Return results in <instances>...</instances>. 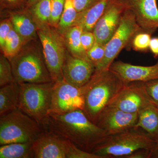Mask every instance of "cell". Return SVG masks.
<instances>
[{
	"label": "cell",
	"instance_id": "22",
	"mask_svg": "<svg viewBox=\"0 0 158 158\" xmlns=\"http://www.w3.org/2000/svg\"><path fill=\"white\" fill-rule=\"evenodd\" d=\"M32 143L18 142L1 145L0 158H34Z\"/></svg>",
	"mask_w": 158,
	"mask_h": 158
},
{
	"label": "cell",
	"instance_id": "12",
	"mask_svg": "<svg viewBox=\"0 0 158 158\" xmlns=\"http://www.w3.org/2000/svg\"><path fill=\"white\" fill-rule=\"evenodd\" d=\"M138 117V113H127L108 106L100 114L96 124L111 135L135 127Z\"/></svg>",
	"mask_w": 158,
	"mask_h": 158
},
{
	"label": "cell",
	"instance_id": "13",
	"mask_svg": "<svg viewBox=\"0 0 158 158\" xmlns=\"http://www.w3.org/2000/svg\"><path fill=\"white\" fill-rule=\"evenodd\" d=\"M125 7L119 0H110L93 30L96 42L106 45L118 28Z\"/></svg>",
	"mask_w": 158,
	"mask_h": 158
},
{
	"label": "cell",
	"instance_id": "29",
	"mask_svg": "<svg viewBox=\"0 0 158 158\" xmlns=\"http://www.w3.org/2000/svg\"><path fill=\"white\" fill-rule=\"evenodd\" d=\"M105 46L104 44L96 42L93 46L87 52L88 58L95 68L98 67L103 60L105 54Z\"/></svg>",
	"mask_w": 158,
	"mask_h": 158
},
{
	"label": "cell",
	"instance_id": "17",
	"mask_svg": "<svg viewBox=\"0 0 158 158\" xmlns=\"http://www.w3.org/2000/svg\"><path fill=\"white\" fill-rule=\"evenodd\" d=\"M110 0H102L89 9L78 12L73 26L81 27L83 31L93 32L95 25L103 14Z\"/></svg>",
	"mask_w": 158,
	"mask_h": 158
},
{
	"label": "cell",
	"instance_id": "16",
	"mask_svg": "<svg viewBox=\"0 0 158 158\" xmlns=\"http://www.w3.org/2000/svg\"><path fill=\"white\" fill-rule=\"evenodd\" d=\"M110 69L125 83L131 82L145 83L158 79V61L151 66H141L118 61L113 62Z\"/></svg>",
	"mask_w": 158,
	"mask_h": 158
},
{
	"label": "cell",
	"instance_id": "1",
	"mask_svg": "<svg viewBox=\"0 0 158 158\" xmlns=\"http://www.w3.org/2000/svg\"><path fill=\"white\" fill-rule=\"evenodd\" d=\"M46 130L52 131L89 152H92L108 136L81 110L63 114L49 113Z\"/></svg>",
	"mask_w": 158,
	"mask_h": 158
},
{
	"label": "cell",
	"instance_id": "32",
	"mask_svg": "<svg viewBox=\"0 0 158 158\" xmlns=\"http://www.w3.org/2000/svg\"><path fill=\"white\" fill-rule=\"evenodd\" d=\"M81 42L86 52L89 50L96 42L95 36L93 32L83 31L81 36Z\"/></svg>",
	"mask_w": 158,
	"mask_h": 158
},
{
	"label": "cell",
	"instance_id": "39",
	"mask_svg": "<svg viewBox=\"0 0 158 158\" xmlns=\"http://www.w3.org/2000/svg\"><path fill=\"white\" fill-rule=\"evenodd\" d=\"M39 1L40 0H27V7L29 8Z\"/></svg>",
	"mask_w": 158,
	"mask_h": 158
},
{
	"label": "cell",
	"instance_id": "2",
	"mask_svg": "<svg viewBox=\"0 0 158 158\" xmlns=\"http://www.w3.org/2000/svg\"><path fill=\"white\" fill-rule=\"evenodd\" d=\"M125 84L110 69L94 72L89 81L81 87L85 97L83 110L87 117L96 124L100 114Z\"/></svg>",
	"mask_w": 158,
	"mask_h": 158
},
{
	"label": "cell",
	"instance_id": "35",
	"mask_svg": "<svg viewBox=\"0 0 158 158\" xmlns=\"http://www.w3.org/2000/svg\"><path fill=\"white\" fill-rule=\"evenodd\" d=\"M102 0H73L74 5L78 12L89 9Z\"/></svg>",
	"mask_w": 158,
	"mask_h": 158
},
{
	"label": "cell",
	"instance_id": "3",
	"mask_svg": "<svg viewBox=\"0 0 158 158\" xmlns=\"http://www.w3.org/2000/svg\"><path fill=\"white\" fill-rule=\"evenodd\" d=\"M156 143L144 130L134 127L108 135L92 153L102 158H124L137 150L151 151Z\"/></svg>",
	"mask_w": 158,
	"mask_h": 158
},
{
	"label": "cell",
	"instance_id": "10",
	"mask_svg": "<svg viewBox=\"0 0 158 158\" xmlns=\"http://www.w3.org/2000/svg\"><path fill=\"white\" fill-rule=\"evenodd\" d=\"M84 106L85 97L81 87L77 88L64 80L55 82L49 113L63 114L83 110Z\"/></svg>",
	"mask_w": 158,
	"mask_h": 158
},
{
	"label": "cell",
	"instance_id": "4",
	"mask_svg": "<svg viewBox=\"0 0 158 158\" xmlns=\"http://www.w3.org/2000/svg\"><path fill=\"white\" fill-rule=\"evenodd\" d=\"M15 81L19 84H43L54 82L46 64L42 51L27 45L10 61Z\"/></svg>",
	"mask_w": 158,
	"mask_h": 158
},
{
	"label": "cell",
	"instance_id": "31",
	"mask_svg": "<svg viewBox=\"0 0 158 158\" xmlns=\"http://www.w3.org/2000/svg\"><path fill=\"white\" fill-rule=\"evenodd\" d=\"M12 27L13 26L11 20L6 19L1 22L0 24V46L2 51L4 48L6 38Z\"/></svg>",
	"mask_w": 158,
	"mask_h": 158
},
{
	"label": "cell",
	"instance_id": "26",
	"mask_svg": "<svg viewBox=\"0 0 158 158\" xmlns=\"http://www.w3.org/2000/svg\"><path fill=\"white\" fill-rule=\"evenodd\" d=\"M152 35V34L144 31L138 32L133 38L128 50L132 48L137 52H148L149 50Z\"/></svg>",
	"mask_w": 158,
	"mask_h": 158
},
{
	"label": "cell",
	"instance_id": "20",
	"mask_svg": "<svg viewBox=\"0 0 158 158\" xmlns=\"http://www.w3.org/2000/svg\"><path fill=\"white\" fill-rule=\"evenodd\" d=\"M11 20L12 26L22 37L25 44L35 37L37 27L33 18L25 12L12 13Z\"/></svg>",
	"mask_w": 158,
	"mask_h": 158
},
{
	"label": "cell",
	"instance_id": "37",
	"mask_svg": "<svg viewBox=\"0 0 158 158\" xmlns=\"http://www.w3.org/2000/svg\"><path fill=\"white\" fill-rule=\"evenodd\" d=\"M149 50L155 58L158 57V37H154L151 40Z\"/></svg>",
	"mask_w": 158,
	"mask_h": 158
},
{
	"label": "cell",
	"instance_id": "5",
	"mask_svg": "<svg viewBox=\"0 0 158 158\" xmlns=\"http://www.w3.org/2000/svg\"><path fill=\"white\" fill-rule=\"evenodd\" d=\"M55 82L43 84L23 83L18 107L46 130Z\"/></svg>",
	"mask_w": 158,
	"mask_h": 158
},
{
	"label": "cell",
	"instance_id": "9",
	"mask_svg": "<svg viewBox=\"0 0 158 158\" xmlns=\"http://www.w3.org/2000/svg\"><path fill=\"white\" fill-rule=\"evenodd\" d=\"M156 104L148 93L142 82L125 83L108 106L129 113H138L144 108Z\"/></svg>",
	"mask_w": 158,
	"mask_h": 158
},
{
	"label": "cell",
	"instance_id": "8",
	"mask_svg": "<svg viewBox=\"0 0 158 158\" xmlns=\"http://www.w3.org/2000/svg\"><path fill=\"white\" fill-rule=\"evenodd\" d=\"M141 31H143L138 25L134 13L131 10H126L118 28L106 44L104 58L94 72L110 69L121 51L124 48L128 50L133 38Z\"/></svg>",
	"mask_w": 158,
	"mask_h": 158
},
{
	"label": "cell",
	"instance_id": "25",
	"mask_svg": "<svg viewBox=\"0 0 158 158\" xmlns=\"http://www.w3.org/2000/svg\"><path fill=\"white\" fill-rule=\"evenodd\" d=\"M78 12L74 5L73 0H66L64 10L57 30L60 34L73 26Z\"/></svg>",
	"mask_w": 158,
	"mask_h": 158
},
{
	"label": "cell",
	"instance_id": "23",
	"mask_svg": "<svg viewBox=\"0 0 158 158\" xmlns=\"http://www.w3.org/2000/svg\"><path fill=\"white\" fill-rule=\"evenodd\" d=\"M52 0H40L29 7L37 27L49 24Z\"/></svg>",
	"mask_w": 158,
	"mask_h": 158
},
{
	"label": "cell",
	"instance_id": "7",
	"mask_svg": "<svg viewBox=\"0 0 158 158\" xmlns=\"http://www.w3.org/2000/svg\"><path fill=\"white\" fill-rule=\"evenodd\" d=\"M37 32L41 42L46 64L53 81L55 82L62 81V67L66 52L63 37L49 24L38 27Z\"/></svg>",
	"mask_w": 158,
	"mask_h": 158
},
{
	"label": "cell",
	"instance_id": "36",
	"mask_svg": "<svg viewBox=\"0 0 158 158\" xmlns=\"http://www.w3.org/2000/svg\"><path fill=\"white\" fill-rule=\"evenodd\" d=\"M150 151L145 149H140L134 152L124 158H150Z\"/></svg>",
	"mask_w": 158,
	"mask_h": 158
},
{
	"label": "cell",
	"instance_id": "15",
	"mask_svg": "<svg viewBox=\"0 0 158 158\" xmlns=\"http://www.w3.org/2000/svg\"><path fill=\"white\" fill-rule=\"evenodd\" d=\"M95 69L91 62L73 56L66 51L62 67L63 80L70 85L81 88L89 81Z\"/></svg>",
	"mask_w": 158,
	"mask_h": 158
},
{
	"label": "cell",
	"instance_id": "19",
	"mask_svg": "<svg viewBox=\"0 0 158 158\" xmlns=\"http://www.w3.org/2000/svg\"><path fill=\"white\" fill-rule=\"evenodd\" d=\"M82 32L83 30L81 27L74 26L70 27L60 34L63 37L66 48L71 55L91 62L88 58L87 52L83 48L81 42V36Z\"/></svg>",
	"mask_w": 158,
	"mask_h": 158
},
{
	"label": "cell",
	"instance_id": "27",
	"mask_svg": "<svg viewBox=\"0 0 158 158\" xmlns=\"http://www.w3.org/2000/svg\"><path fill=\"white\" fill-rule=\"evenodd\" d=\"M15 81L10 61L3 54L0 56V87Z\"/></svg>",
	"mask_w": 158,
	"mask_h": 158
},
{
	"label": "cell",
	"instance_id": "28",
	"mask_svg": "<svg viewBox=\"0 0 158 158\" xmlns=\"http://www.w3.org/2000/svg\"><path fill=\"white\" fill-rule=\"evenodd\" d=\"M66 0H52L51 13L49 25L57 28L64 10Z\"/></svg>",
	"mask_w": 158,
	"mask_h": 158
},
{
	"label": "cell",
	"instance_id": "11",
	"mask_svg": "<svg viewBox=\"0 0 158 158\" xmlns=\"http://www.w3.org/2000/svg\"><path fill=\"white\" fill-rule=\"evenodd\" d=\"M70 141L44 130L32 143L34 158H67Z\"/></svg>",
	"mask_w": 158,
	"mask_h": 158
},
{
	"label": "cell",
	"instance_id": "14",
	"mask_svg": "<svg viewBox=\"0 0 158 158\" xmlns=\"http://www.w3.org/2000/svg\"><path fill=\"white\" fill-rule=\"evenodd\" d=\"M126 10L132 11L138 25L144 32L152 34L158 29L156 0H119Z\"/></svg>",
	"mask_w": 158,
	"mask_h": 158
},
{
	"label": "cell",
	"instance_id": "24",
	"mask_svg": "<svg viewBox=\"0 0 158 158\" xmlns=\"http://www.w3.org/2000/svg\"><path fill=\"white\" fill-rule=\"evenodd\" d=\"M25 44L23 40L12 27L6 38L3 54L11 61Z\"/></svg>",
	"mask_w": 158,
	"mask_h": 158
},
{
	"label": "cell",
	"instance_id": "6",
	"mask_svg": "<svg viewBox=\"0 0 158 158\" xmlns=\"http://www.w3.org/2000/svg\"><path fill=\"white\" fill-rule=\"evenodd\" d=\"M44 130L35 119L17 107L0 117V145L33 142Z\"/></svg>",
	"mask_w": 158,
	"mask_h": 158
},
{
	"label": "cell",
	"instance_id": "34",
	"mask_svg": "<svg viewBox=\"0 0 158 158\" xmlns=\"http://www.w3.org/2000/svg\"><path fill=\"white\" fill-rule=\"evenodd\" d=\"M144 84L149 96L158 106V79L145 82Z\"/></svg>",
	"mask_w": 158,
	"mask_h": 158
},
{
	"label": "cell",
	"instance_id": "21",
	"mask_svg": "<svg viewBox=\"0 0 158 158\" xmlns=\"http://www.w3.org/2000/svg\"><path fill=\"white\" fill-rule=\"evenodd\" d=\"M20 85L14 82L0 88V116L18 107Z\"/></svg>",
	"mask_w": 158,
	"mask_h": 158
},
{
	"label": "cell",
	"instance_id": "30",
	"mask_svg": "<svg viewBox=\"0 0 158 158\" xmlns=\"http://www.w3.org/2000/svg\"><path fill=\"white\" fill-rule=\"evenodd\" d=\"M67 158H102L92 152L85 151L76 146L70 141Z\"/></svg>",
	"mask_w": 158,
	"mask_h": 158
},
{
	"label": "cell",
	"instance_id": "18",
	"mask_svg": "<svg viewBox=\"0 0 158 158\" xmlns=\"http://www.w3.org/2000/svg\"><path fill=\"white\" fill-rule=\"evenodd\" d=\"M135 127L144 130L152 139L158 142V106L152 104L138 113Z\"/></svg>",
	"mask_w": 158,
	"mask_h": 158
},
{
	"label": "cell",
	"instance_id": "33",
	"mask_svg": "<svg viewBox=\"0 0 158 158\" xmlns=\"http://www.w3.org/2000/svg\"><path fill=\"white\" fill-rule=\"evenodd\" d=\"M27 0H0L1 9H19L27 6Z\"/></svg>",
	"mask_w": 158,
	"mask_h": 158
},
{
	"label": "cell",
	"instance_id": "38",
	"mask_svg": "<svg viewBox=\"0 0 158 158\" xmlns=\"http://www.w3.org/2000/svg\"><path fill=\"white\" fill-rule=\"evenodd\" d=\"M150 158H158V142L151 151Z\"/></svg>",
	"mask_w": 158,
	"mask_h": 158
}]
</instances>
